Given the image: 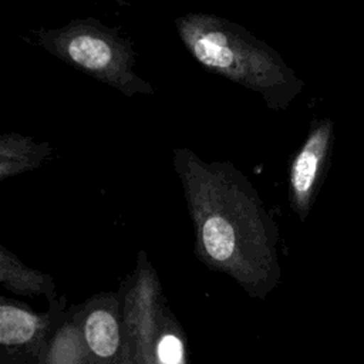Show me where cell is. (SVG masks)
I'll list each match as a JSON object with an SVG mask.
<instances>
[{"mask_svg": "<svg viewBox=\"0 0 364 364\" xmlns=\"http://www.w3.org/2000/svg\"><path fill=\"white\" fill-rule=\"evenodd\" d=\"M193 225V252L210 270L232 277L247 296L266 300L282 279L279 229L247 176L229 161L172 151Z\"/></svg>", "mask_w": 364, "mask_h": 364, "instance_id": "6da1fadb", "label": "cell"}, {"mask_svg": "<svg viewBox=\"0 0 364 364\" xmlns=\"http://www.w3.org/2000/svg\"><path fill=\"white\" fill-rule=\"evenodd\" d=\"M175 28L205 70L256 92L273 111L287 109L304 87L273 47L229 18L186 13L175 18Z\"/></svg>", "mask_w": 364, "mask_h": 364, "instance_id": "7a4b0ae2", "label": "cell"}, {"mask_svg": "<svg viewBox=\"0 0 364 364\" xmlns=\"http://www.w3.org/2000/svg\"><path fill=\"white\" fill-rule=\"evenodd\" d=\"M36 44L70 67L118 90L125 97L154 94L152 85L135 71L132 43L94 17L74 18L58 28L33 33Z\"/></svg>", "mask_w": 364, "mask_h": 364, "instance_id": "3957f363", "label": "cell"}, {"mask_svg": "<svg viewBox=\"0 0 364 364\" xmlns=\"http://www.w3.org/2000/svg\"><path fill=\"white\" fill-rule=\"evenodd\" d=\"M118 293L129 363H158V341L176 320L165 304L161 282L144 250L138 255L135 272L122 283Z\"/></svg>", "mask_w": 364, "mask_h": 364, "instance_id": "277c9868", "label": "cell"}, {"mask_svg": "<svg viewBox=\"0 0 364 364\" xmlns=\"http://www.w3.org/2000/svg\"><path fill=\"white\" fill-rule=\"evenodd\" d=\"M64 299L50 304L47 313H36L28 306L6 296L0 297L1 363H37L46 355L48 338L65 314Z\"/></svg>", "mask_w": 364, "mask_h": 364, "instance_id": "5b68a950", "label": "cell"}, {"mask_svg": "<svg viewBox=\"0 0 364 364\" xmlns=\"http://www.w3.org/2000/svg\"><path fill=\"white\" fill-rule=\"evenodd\" d=\"M71 313L81 330L91 363H129L119 293H98Z\"/></svg>", "mask_w": 364, "mask_h": 364, "instance_id": "8992f818", "label": "cell"}, {"mask_svg": "<svg viewBox=\"0 0 364 364\" xmlns=\"http://www.w3.org/2000/svg\"><path fill=\"white\" fill-rule=\"evenodd\" d=\"M334 142V124L330 118L311 122L309 134L291 159L289 169V202L304 222L326 178Z\"/></svg>", "mask_w": 364, "mask_h": 364, "instance_id": "52a82bcc", "label": "cell"}, {"mask_svg": "<svg viewBox=\"0 0 364 364\" xmlns=\"http://www.w3.org/2000/svg\"><path fill=\"white\" fill-rule=\"evenodd\" d=\"M0 282L4 289L16 294L43 296L48 300V304L60 300L57 286L48 273L27 267L4 246H0Z\"/></svg>", "mask_w": 364, "mask_h": 364, "instance_id": "ba28073f", "label": "cell"}, {"mask_svg": "<svg viewBox=\"0 0 364 364\" xmlns=\"http://www.w3.org/2000/svg\"><path fill=\"white\" fill-rule=\"evenodd\" d=\"M51 154L48 142L17 132L0 136V181L37 169Z\"/></svg>", "mask_w": 364, "mask_h": 364, "instance_id": "9c48e42d", "label": "cell"}, {"mask_svg": "<svg viewBox=\"0 0 364 364\" xmlns=\"http://www.w3.org/2000/svg\"><path fill=\"white\" fill-rule=\"evenodd\" d=\"M43 363L47 364H84L91 363L81 330L71 313L65 311L55 324L46 348Z\"/></svg>", "mask_w": 364, "mask_h": 364, "instance_id": "30bf717a", "label": "cell"}, {"mask_svg": "<svg viewBox=\"0 0 364 364\" xmlns=\"http://www.w3.org/2000/svg\"><path fill=\"white\" fill-rule=\"evenodd\" d=\"M156 360L161 364L186 363L183 333L176 321H173L161 336L156 346Z\"/></svg>", "mask_w": 364, "mask_h": 364, "instance_id": "8fae6325", "label": "cell"}]
</instances>
